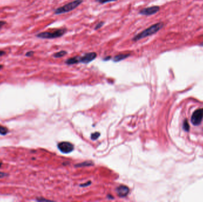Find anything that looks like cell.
<instances>
[{
  "mask_svg": "<svg viewBox=\"0 0 203 202\" xmlns=\"http://www.w3.org/2000/svg\"><path fill=\"white\" fill-rule=\"evenodd\" d=\"M164 26V23L162 22H159L155 23L149 27L147 28L146 29L143 30L140 33L136 34L132 38V41L137 42L143 39H144L147 37L152 36L153 34H156L159 30H160Z\"/></svg>",
  "mask_w": 203,
  "mask_h": 202,
  "instance_id": "obj_1",
  "label": "cell"
},
{
  "mask_svg": "<svg viewBox=\"0 0 203 202\" xmlns=\"http://www.w3.org/2000/svg\"><path fill=\"white\" fill-rule=\"evenodd\" d=\"M83 2V0H74L70 3H68L63 6L56 8L54 11L55 15H60L69 13L77 8Z\"/></svg>",
  "mask_w": 203,
  "mask_h": 202,
  "instance_id": "obj_2",
  "label": "cell"
},
{
  "mask_svg": "<svg viewBox=\"0 0 203 202\" xmlns=\"http://www.w3.org/2000/svg\"><path fill=\"white\" fill-rule=\"evenodd\" d=\"M67 31L66 29H60L51 31H44L38 33L36 36L43 39H53L61 38Z\"/></svg>",
  "mask_w": 203,
  "mask_h": 202,
  "instance_id": "obj_3",
  "label": "cell"
},
{
  "mask_svg": "<svg viewBox=\"0 0 203 202\" xmlns=\"http://www.w3.org/2000/svg\"><path fill=\"white\" fill-rule=\"evenodd\" d=\"M97 57V53L96 52L86 53L81 57H78L79 63L87 64L94 61Z\"/></svg>",
  "mask_w": 203,
  "mask_h": 202,
  "instance_id": "obj_4",
  "label": "cell"
},
{
  "mask_svg": "<svg viewBox=\"0 0 203 202\" xmlns=\"http://www.w3.org/2000/svg\"><path fill=\"white\" fill-rule=\"evenodd\" d=\"M203 119V108L198 109L193 113L191 116V122L194 125L197 126L201 123Z\"/></svg>",
  "mask_w": 203,
  "mask_h": 202,
  "instance_id": "obj_5",
  "label": "cell"
},
{
  "mask_svg": "<svg viewBox=\"0 0 203 202\" xmlns=\"http://www.w3.org/2000/svg\"><path fill=\"white\" fill-rule=\"evenodd\" d=\"M58 148L59 150L63 154H69L74 150V147L70 142H62L58 143Z\"/></svg>",
  "mask_w": 203,
  "mask_h": 202,
  "instance_id": "obj_6",
  "label": "cell"
},
{
  "mask_svg": "<svg viewBox=\"0 0 203 202\" xmlns=\"http://www.w3.org/2000/svg\"><path fill=\"white\" fill-rule=\"evenodd\" d=\"M160 10V7L159 6H152L146 7L141 10L139 12V14L145 16H149L152 15H154L159 12Z\"/></svg>",
  "mask_w": 203,
  "mask_h": 202,
  "instance_id": "obj_7",
  "label": "cell"
},
{
  "mask_svg": "<svg viewBox=\"0 0 203 202\" xmlns=\"http://www.w3.org/2000/svg\"><path fill=\"white\" fill-rule=\"evenodd\" d=\"M117 194L121 197H126L130 192V189L129 188L124 185H121L119 187H117L116 190Z\"/></svg>",
  "mask_w": 203,
  "mask_h": 202,
  "instance_id": "obj_8",
  "label": "cell"
},
{
  "mask_svg": "<svg viewBox=\"0 0 203 202\" xmlns=\"http://www.w3.org/2000/svg\"><path fill=\"white\" fill-rule=\"evenodd\" d=\"M131 55L130 53H120L118 54L116 56H115L113 58H112V61L114 62H120L121 61H123L126 58H128L129 57H130Z\"/></svg>",
  "mask_w": 203,
  "mask_h": 202,
  "instance_id": "obj_9",
  "label": "cell"
},
{
  "mask_svg": "<svg viewBox=\"0 0 203 202\" xmlns=\"http://www.w3.org/2000/svg\"><path fill=\"white\" fill-rule=\"evenodd\" d=\"M65 63L67 65H74V64H79V58H78V57H71V58H68L67 60H65Z\"/></svg>",
  "mask_w": 203,
  "mask_h": 202,
  "instance_id": "obj_10",
  "label": "cell"
},
{
  "mask_svg": "<svg viewBox=\"0 0 203 202\" xmlns=\"http://www.w3.org/2000/svg\"><path fill=\"white\" fill-rule=\"evenodd\" d=\"M68 52L66 50H61L60 52H58L53 55V57L55 58H60L67 55Z\"/></svg>",
  "mask_w": 203,
  "mask_h": 202,
  "instance_id": "obj_11",
  "label": "cell"
},
{
  "mask_svg": "<svg viewBox=\"0 0 203 202\" xmlns=\"http://www.w3.org/2000/svg\"><path fill=\"white\" fill-rule=\"evenodd\" d=\"M8 130L7 127L0 125V135H6L8 134Z\"/></svg>",
  "mask_w": 203,
  "mask_h": 202,
  "instance_id": "obj_12",
  "label": "cell"
},
{
  "mask_svg": "<svg viewBox=\"0 0 203 202\" xmlns=\"http://www.w3.org/2000/svg\"><path fill=\"white\" fill-rule=\"evenodd\" d=\"M93 165V162L90 161H86L76 165V167H84V166H90V165Z\"/></svg>",
  "mask_w": 203,
  "mask_h": 202,
  "instance_id": "obj_13",
  "label": "cell"
},
{
  "mask_svg": "<svg viewBox=\"0 0 203 202\" xmlns=\"http://www.w3.org/2000/svg\"><path fill=\"white\" fill-rule=\"evenodd\" d=\"M118 0H96V1L100 3V4H106V3H110V2H114V1H117Z\"/></svg>",
  "mask_w": 203,
  "mask_h": 202,
  "instance_id": "obj_14",
  "label": "cell"
},
{
  "mask_svg": "<svg viewBox=\"0 0 203 202\" xmlns=\"http://www.w3.org/2000/svg\"><path fill=\"white\" fill-rule=\"evenodd\" d=\"M100 133L99 132H95L93 134H92L91 135V139L93 140H96L97 139L99 138V137L100 136Z\"/></svg>",
  "mask_w": 203,
  "mask_h": 202,
  "instance_id": "obj_15",
  "label": "cell"
},
{
  "mask_svg": "<svg viewBox=\"0 0 203 202\" xmlns=\"http://www.w3.org/2000/svg\"><path fill=\"white\" fill-rule=\"evenodd\" d=\"M104 24H105V22H99L98 23L96 24V25L95 26L94 29H95V30H98V29H100L103 26Z\"/></svg>",
  "mask_w": 203,
  "mask_h": 202,
  "instance_id": "obj_16",
  "label": "cell"
},
{
  "mask_svg": "<svg viewBox=\"0 0 203 202\" xmlns=\"http://www.w3.org/2000/svg\"><path fill=\"white\" fill-rule=\"evenodd\" d=\"M33 54H34V52L33 51H29V52H27L26 53V56L28 57H30L33 56Z\"/></svg>",
  "mask_w": 203,
  "mask_h": 202,
  "instance_id": "obj_17",
  "label": "cell"
},
{
  "mask_svg": "<svg viewBox=\"0 0 203 202\" xmlns=\"http://www.w3.org/2000/svg\"><path fill=\"white\" fill-rule=\"evenodd\" d=\"M8 174L7 173H4L3 172H0V178H3V177H5L6 176H7Z\"/></svg>",
  "mask_w": 203,
  "mask_h": 202,
  "instance_id": "obj_18",
  "label": "cell"
},
{
  "mask_svg": "<svg viewBox=\"0 0 203 202\" xmlns=\"http://www.w3.org/2000/svg\"><path fill=\"white\" fill-rule=\"evenodd\" d=\"M183 126H184V129H185L186 131H188V130L189 129V127H188V124L187 122H185V123H184Z\"/></svg>",
  "mask_w": 203,
  "mask_h": 202,
  "instance_id": "obj_19",
  "label": "cell"
},
{
  "mask_svg": "<svg viewBox=\"0 0 203 202\" xmlns=\"http://www.w3.org/2000/svg\"><path fill=\"white\" fill-rule=\"evenodd\" d=\"M6 22L4 21H0V29H1L5 24H6Z\"/></svg>",
  "mask_w": 203,
  "mask_h": 202,
  "instance_id": "obj_20",
  "label": "cell"
},
{
  "mask_svg": "<svg viewBox=\"0 0 203 202\" xmlns=\"http://www.w3.org/2000/svg\"><path fill=\"white\" fill-rule=\"evenodd\" d=\"M111 58H112L111 57H110V56H108V57H105V58H103V60L105 61H109V60H110V59H111Z\"/></svg>",
  "mask_w": 203,
  "mask_h": 202,
  "instance_id": "obj_21",
  "label": "cell"
},
{
  "mask_svg": "<svg viewBox=\"0 0 203 202\" xmlns=\"http://www.w3.org/2000/svg\"><path fill=\"white\" fill-rule=\"evenodd\" d=\"M90 184H91V182H90V181H89V182H86V183L85 184V185H81L80 186H81V187H86V186H87L90 185Z\"/></svg>",
  "mask_w": 203,
  "mask_h": 202,
  "instance_id": "obj_22",
  "label": "cell"
},
{
  "mask_svg": "<svg viewBox=\"0 0 203 202\" xmlns=\"http://www.w3.org/2000/svg\"><path fill=\"white\" fill-rule=\"evenodd\" d=\"M6 52L3 50H0V57H1V56H3L4 55H5Z\"/></svg>",
  "mask_w": 203,
  "mask_h": 202,
  "instance_id": "obj_23",
  "label": "cell"
},
{
  "mask_svg": "<svg viewBox=\"0 0 203 202\" xmlns=\"http://www.w3.org/2000/svg\"><path fill=\"white\" fill-rule=\"evenodd\" d=\"M2 68H3V65H0V69H1Z\"/></svg>",
  "mask_w": 203,
  "mask_h": 202,
  "instance_id": "obj_24",
  "label": "cell"
},
{
  "mask_svg": "<svg viewBox=\"0 0 203 202\" xmlns=\"http://www.w3.org/2000/svg\"><path fill=\"white\" fill-rule=\"evenodd\" d=\"M1 165H2V163H0V167H1Z\"/></svg>",
  "mask_w": 203,
  "mask_h": 202,
  "instance_id": "obj_25",
  "label": "cell"
}]
</instances>
